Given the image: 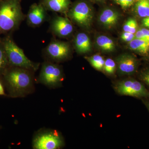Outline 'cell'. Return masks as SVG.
Returning a JSON list of instances; mask_svg holds the SVG:
<instances>
[{"instance_id":"obj_1","label":"cell","mask_w":149,"mask_h":149,"mask_svg":"<svg viewBox=\"0 0 149 149\" xmlns=\"http://www.w3.org/2000/svg\"><path fill=\"white\" fill-rule=\"evenodd\" d=\"M26 17L21 0H0V35L13 34Z\"/></svg>"},{"instance_id":"obj_2","label":"cell","mask_w":149,"mask_h":149,"mask_svg":"<svg viewBox=\"0 0 149 149\" xmlns=\"http://www.w3.org/2000/svg\"><path fill=\"white\" fill-rule=\"evenodd\" d=\"M34 72L26 68L10 66L2 75L12 95L19 96L31 88Z\"/></svg>"},{"instance_id":"obj_3","label":"cell","mask_w":149,"mask_h":149,"mask_svg":"<svg viewBox=\"0 0 149 149\" xmlns=\"http://www.w3.org/2000/svg\"><path fill=\"white\" fill-rule=\"evenodd\" d=\"M13 33L0 37V41L5 51L10 66L22 68L35 72L40 66V63L29 60L25 55L23 49L15 42Z\"/></svg>"},{"instance_id":"obj_4","label":"cell","mask_w":149,"mask_h":149,"mask_svg":"<svg viewBox=\"0 0 149 149\" xmlns=\"http://www.w3.org/2000/svg\"><path fill=\"white\" fill-rule=\"evenodd\" d=\"M71 48L69 43L53 37L47 45L42 51L43 55L46 61L52 62H61L70 56Z\"/></svg>"},{"instance_id":"obj_5","label":"cell","mask_w":149,"mask_h":149,"mask_svg":"<svg viewBox=\"0 0 149 149\" xmlns=\"http://www.w3.org/2000/svg\"><path fill=\"white\" fill-rule=\"evenodd\" d=\"M68 16L71 21L84 28L91 26L93 20V11L88 3L85 0L75 2L70 8Z\"/></svg>"},{"instance_id":"obj_6","label":"cell","mask_w":149,"mask_h":149,"mask_svg":"<svg viewBox=\"0 0 149 149\" xmlns=\"http://www.w3.org/2000/svg\"><path fill=\"white\" fill-rule=\"evenodd\" d=\"M114 91L120 95L142 99H149V91L143 83L133 79L118 81L113 85Z\"/></svg>"},{"instance_id":"obj_7","label":"cell","mask_w":149,"mask_h":149,"mask_svg":"<svg viewBox=\"0 0 149 149\" xmlns=\"http://www.w3.org/2000/svg\"><path fill=\"white\" fill-rule=\"evenodd\" d=\"M48 32L53 37L67 38L73 34L74 27L72 22L67 17L60 16L56 13L51 15Z\"/></svg>"},{"instance_id":"obj_8","label":"cell","mask_w":149,"mask_h":149,"mask_svg":"<svg viewBox=\"0 0 149 149\" xmlns=\"http://www.w3.org/2000/svg\"><path fill=\"white\" fill-rule=\"evenodd\" d=\"M61 67L56 63L46 61L42 64L39 80L50 87L59 85L63 80Z\"/></svg>"},{"instance_id":"obj_9","label":"cell","mask_w":149,"mask_h":149,"mask_svg":"<svg viewBox=\"0 0 149 149\" xmlns=\"http://www.w3.org/2000/svg\"><path fill=\"white\" fill-rule=\"evenodd\" d=\"M48 11L40 3H34L29 7L26 15L27 25L32 28L40 27L46 22H49L51 15Z\"/></svg>"},{"instance_id":"obj_10","label":"cell","mask_w":149,"mask_h":149,"mask_svg":"<svg viewBox=\"0 0 149 149\" xmlns=\"http://www.w3.org/2000/svg\"><path fill=\"white\" fill-rule=\"evenodd\" d=\"M63 145L62 138L55 131L42 133L34 141V147L37 149H58Z\"/></svg>"},{"instance_id":"obj_11","label":"cell","mask_w":149,"mask_h":149,"mask_svg":"<svg viewBox=\"0 0 149 149\" xmlns=\"http://www.w3.org/2000/svg\"><path fill=\"white\" fill-rule=\"evenodd\" d=\"M118 72L123 75H130L134 73L138 68L137 59L133 56L124 55L117 59Z\"/></svg>"},{"instance_id":"obj_12","label":"cell","mask_w":149,"mask_h":149,"mask_svg":"<svg viewBox=\"0 0 149 149\" xmlns=\"http://www.w3.org/2000/svg\"><path fill=\"white\" fill-rule=\"evenodd\" d=\"M39 3L48 11L66 15L71 5L70 0H40Z\"/></svg>"},{"instance_id":"obj_13","label":"cell","mask_w":149,"mask_h":149,"mask_svg":"<svg viewBox=\"0 0 149 149\" xmlns=\"http://www.w3.org/2000/svg\"><path fill=\"white\" fill-rule=\"evenodd\" d=\"M73 45L75 50L79 54L89 52L91 49V40L88 35L84 32H79L74 36Z\"/></svg>"},{"instance_id":"obj_14","label":"cell","mask_w":149,"mask_h":149,"mask_svg":"<svg viewBox=\"0 0 149 149\" xmlns=\"http://www.w3.org/2000/svg\"><path fill=\"white\" fill-rule=\"evenodd\" d=\"M119 19V15L117 12L107 8L101 13L99 20L102 24L107 27H111L116 24Z\"/></svg>"},{"instance_id":"obj_15","label":"cell","mask_w":149,"mask_h":149,"mask_svg":"<svg viewBox=\"0 0 149 149\" xmlns=\"http://www.w3.org/2000/svg\"><path fill=\"white\" fill-rule=\"evenodd\" d=\"M131 49L142 54H146L149 52V42L140 39H134L129 42Z\"/></svg>"},{"instance_id":"obj_16","label":"cell","mask_w":149,"mask_h":149,"mask_svg":"<svg viewBox=\"0 0 149 149\" xmlns=\"http://www.w3.org/2000/svg\"><path fill=\"white\" fill-rule=\"evenodd\" d=\"M134 4L139 16L143 18L149 17V0H136Z\"/></svg>"},{"instance_id":"obj_17","label":"cell","mask_w":149,"mask_h":149,"mask_svg":"<svg viewBox=\"0 0 149 149\" xmlns=\"http://www.w3.org/2000/svg\"><path fill=\"white\" fill-rule=\"evenodd\" d=\"M97 45L105 52H110L114 50L115 45L113 41L107 36L101 35L97 39Z\"/></svg>"},{"instance_id":"obj_18","label":"cell","mask_w":149,"mask_h":149,"mask_svg":"<svg viewBox=\"0 0 149 149\" xmlns=\"http://www.w3.org/2000/svg\"><path fill=\"white\" fill-rule=\"evenodd\" d=\"M91 65L98 70L103 69L105 60L102 56L99 55H95L89 57H86Z\"/></svg>"},{"instance_id":"obj_19","label":"cell","mask_w":149,"mask_h":149,"mask_svg":"<svg viewBox=\"0 0 149 149\" xmlns=\"http://www.w3.org/2000/svg\"><path fill=\"white\" fill-rule=\"evenodd\" d=\"M9 66L5 51L0 41V75H2L6 69Z\"/></svg>"},{"instance_id":"obj_20","label":"cell","mask_w":149,"mask_h":149,"mask_svg":"<svg viewBox=\"0 0 149 149\" xmlns=\"http://www.w3.org/2000/svg\"><path fill=\"white\" fill-rule=\"evenodd\" d=\"M138 27V23L136 19L130 18L123 25V29L124 32H130L134 34L137 31Z\"/></svg>"},{"instance_id":"obj_21","label":"cell","mask_w":149,"mask_h":149,"mask_svg":"<svg viewBox=\"0 0 149 149\" xmlns=\"http://www.w3.org/2000/svg\"><path fill=\"white\" fill-rule=\"evenodd\" d=\"M116 68V64L113 60L109 58L105 60L103 70L107 74H113L115 71Z\"/></svg>"},{"instance_id":"obj_22","label":"cell","mask_w":149,"mask_h":149,"mask_svg":"<svg viewBox=\"0 0 149 149\" xmlns=\"http://www.w3.org/2000/svg\"><path fill=\"white\" fill-rule=\"evenodd\" d=\"M115 3L118 5L123 9L129 8L134 4L136 0H113Z\"/></svg>"},{"instance_id":"obj_23","label":"cell","mask_w":149,"mask_h":149,"mask_svg":"<svg viewBox=\"0 0 149 149\" xmlns=\"http://www.w3.org/2000/svg\"><path fill=\"white\" fill-rule=\"evenodd\" d=\"M135 37L134 34L127 32H123L121 35V39L126 42H130L134 39Z\"/></svg>"},{"instance_id":"obj_24","label":"cell","mask_w":149,"mask_h":149,"mask_svg":"<svg viewBox=\"0 0 149 149\" xmlns=\"http://www.w3.org/2000/svg\"><path fill=\"white\" fill-rule=\"evenodd\" d=\"M140 79L149 88V70L142 73L140 76Z\"/></svg>"},{"instance_id":"obj_25","label":"cell","mask_w":149,"mask_h":149,"mask_svg":"<svg viewBox=\"0 0 149 149\" xmlns=\"http://www.w3.org/2000/svg\"><path fill=\"white\" fill-rule=\"evenodd\" d=\"M142 24L144 27L149 28V17L143 19L142 20Z\"/></svg>"},{"instance_id":"obj_26","label":"cell","mask_w":149,"mask_h":149,"mask_svg":"<svg viewBox=\"0 0 149 149\" xmlns=\"http://www.w3.org/2000/svg\"><path fill=\"white\" fill-rule=\"evenodd\" d=\"M141 31L144 33L146 37L147 40L149 42V29H146V28H143L141 29Z\"/></svg>"},{"instance_id":"obj_27","label":"cell","mask_w":149,"mask_h":149,"mask_svg":"<svg viewBox=\"0 0 149 149\" xmlns=\"http://www.w3.org/2000/svg\"><path fill=\"white\" fill-rule=\"evenodd\" d=\"M143 103L144 105L146 106V107L149 111V99H142Z\"/></svg>"},{"instance_id":"obj_28","label":"cell","mask_w":149,"mask_h":149,"mask_svg":"<svg viewBox=\"0 0 149 149\" xmlns=\"http://www.w3.org/2000/svg\"><path fill=\"white\" fill-rule=\"evenodd\" d=\"M5 95L4 91L1 83L0 82V95Z\"/></svg>"},{"instance_id":"obj_29","label":"cell","mask_w":149,"mask_h":149,"mask_svg":"<svg viewBox=\"0 0 149 149\" xmlns=\"http://www.w3.org/2000/svg\"><path fill=\"white\" fill-rule=\"evenodd\" d=\"M93 1H95L96 2H102L104 0H93Z\"/></svg>"}]
</instances>
